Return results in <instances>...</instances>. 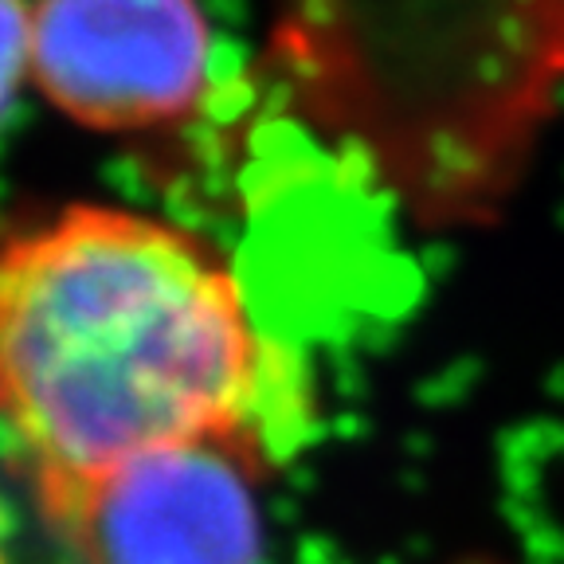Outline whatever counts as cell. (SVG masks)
Returning a JSON list of instances; mask_svg holds the SVG:
<instances>
[{
	"label": "cell",
	"mask_w": 564,
	"mask_h": 564,
	"mask_svg": "<svg viewBox=\"0 0 564 564\" xmlns=\"http://www.w3.org/2000/svg\"><path fill=\"white\" fill-rule=\"evenodd\" d=\"M0 564H9V513L0 506Z\"/></svg>",
	"instance_id": "5"
},
{
	"label": "cell",
	"mask_w": 564,
	"mask_h": 564,
	"mask_svg": "<svg viewBox=\"0 0 564 564\" xmlns=\"http://www.w3.org/2000/svg\"><path fill=\"white\" fill-rule=\"evenodd\" d=\"M24 79H32V4L0 0V122L17 106Z\"/></svg>",
	"instance_id": "4"
},
{
	"label": "cell",
	"mask_w": 564,
	"mask_h": 564,
	"mask_svg": "<svg viewBox=\"0 0 564 564\" xmlns=\"http://www.w3.org/2000/svg\"><path fill=\"white\" fill-rule=\"evenodd\" d=\"M259 467L247 447L188 443L35 494L79 564H256Z\"/></svg>",
	"instance_id": "2"
},
{
	"label": "cell",
	"mask_w": 564,
	"mask_h": 564,
	"mask_svg": "<svg viewBox=\"0 0 564 564\" xmlns=\"http://www.w3.org/2000/svg\"><path fill=\"white\" fill-rule=\"evenodd\" d=\"M302 408L299 361L196 231L67 204L0 239V423L35 486L188 443L263 455Z\"/></svg>",
	"instance_id": "1"
},
{
	"label": "cell",
	"mask_w": 564,
	"mask_h": 564,
	"mask_svg": "<svg viewBox=\"0 0 564 564\" xmlns=\"http://www.w3.org/2000/svg\"><path fill=\"white\" fill-rule=\"evenodd\" d=\"M208 75L200 0H32V83L83 130L150 133L181 122Z\"/></svg>",
	"instance_id": "3"
}]
</instances>
